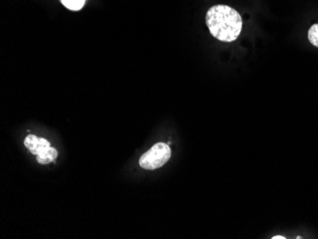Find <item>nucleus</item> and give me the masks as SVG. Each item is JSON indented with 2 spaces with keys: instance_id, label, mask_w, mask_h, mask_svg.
Instances as JSON below:
<instances>
[{
  "instance_id": "nucleus-5",
  "label": "nucleus",
  "mask_w": 318,
  "mask_h": 239,
  "mask_svg": "<svg viewBox=\"0 0 318 239\" xmlns=\"http://www.w3.org/2000/svg\"><path fill=\"white\" fill-rule=\"evenodd\" d=\"M62 4L71 11H78L82 9L84 4H85V0H61Z\"/></svg>"
},
{
  "instance_id": "nucleus-1",
  "label": "nucleus",
  "mask_w": 318,
  "mask_h": 239,
  "mask_svg": "<svg viewBox=\"0 0 318 239\" xmlns=\"http://www.w3.org/2000/svg\"><path fill=\"white\" fill-rule=\"evenodd\" d=\"M206 23L212 36L223 42L237 39L243 24L238 13L226 5L210 8L206 15Z\"/></svg>"
},
{
  "instance_id": "nucleus-6",
  "label": "nucleus",
  "mask_w": 318,
  "mask_h": 239,
  "mask_svg": "<svg viewBox=\"0 0 318 239\" xmlns=\"http://www.w3.org/2000/svg\"><path fill=\"white\" fill-rule=\"evenodd\" d=\"M309 42L318 48V24L310 27L308 33Z\"/></svg>"
},
{
  "instance_id": "nucleus-4",
  "label": "nucleus",
  "mask_w": 318,
  "mask_h": 239,
  "mask_svg": "<svg viewBox=\"0 0 318 239\" xmlns=\"http://www.w3.org/2000/svg\"><path fill=\"white\" fill-rule=\"evenodd\" d=\"M39 144V137H37L34 134H30L28 135L25 140H24V145L29 151H31V153L36 155V149L38 147Z\"/></svg>"
},
{
  "instance_id": "nucleus-7",
  "label": "nucleus",
  "mask_w": 318,
  "mask_h": 239,
  "mask_svg": "<svg viewBox=\"0 0 318 239\" xmlns=\"http://www.w3.org/2000/svg\"><path fill=\"white\" fill-rule=\"evenodd\" d=\"M273 239H285L286 237H284V236H280V235H276V236H274V237H272Z\"/></svg>"
},
{
  "instance_id": "nucleus-2",
  "label": "nucleus",
  "mask_w": 318,
  "mask_h": 239,
  "mask_svg": "<svg viewBox=\"0 0 318 239\" xmlns=\"http://www.w3.org/2000/svg\"><path fill=\"white\" fill-rule=\"evenodd\" d=\"M172 151L166 143H156L139 158V165L145 170H155L164 166L171 158Z\"/></svg>"
},
{
  "instance_id": "nucleus-3",
  "label": "nucleus",
  "mask_w": 318,
  "mask_h": 239,
  "mask_svg": "<svg viewBox=\"0 0 318 239\" xmlns=\"http://www.w3.org/2000/svg\"><path fill=\"white\" fill-rule=\"evenodd\" d=\"M36 160L40 164H49L56 160L58 152L57 151L51 147L50 142L43 137H39V144L36 149Z\"/></svg>"
}]
</instances>
